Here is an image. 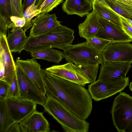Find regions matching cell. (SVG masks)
I'll use <instances>...</instances> for the list:
<instances>
[{"label": "cell", "mask_w": 132, "mask_h": 132, "mask_svg": "<svg viewBox=\"0 0 132 132\" xmlns=\"http://www.w3.org/2000/svg\"><path fill=\"white\" fill-rule=\"evenodd\" d=\"M10 23L0 14V35H6Z\"/></svg>", "instance_id": "cell-34"}, {"label": "cell", "mask_w": 132, "mask_h": 132, "mask_svg": "<svg viewBox=\"0 0 132 132\" xmlns=\"http://www.w3.org/2000/svg\"><path fill=\"white\" fill-rule=\"evenodd\" d=\"M45 111L52 116L66 132H87L89 123L82 119L61 103L47 97L43 106Z\"/></svg>", "instance_id": "cell-3"}, {"label": "cell", "mask_w": 132, "mask_h": 132, "mask_svg": "<svg viewBox=\"0 0 132 132\" xmlns=\"http://www.w3.org/2000/svg\"><path fill=\"white\" fill-rule=\"evenodd\" d=\"M129 83L128 77L113 81L97 80L88 86V91L92 98L96 101H99L121 92Z\"/></svg>", "instance_id": "cell-6"}, {"label": "cell", "mask_w": 132, "mask_h": 132, "mask_svg": "<svg viewBox=\"0 0 132 132\" xmlns=\"http://www.w3.org/2000/svg\"><path fill=\"white\" fill-rule=\"evenodd\" d=\"M9 86L10 84L6 81L0 80V100L6 98Z\"/></svg>", "instance_id": "cell-32"}, {"label": "cell", "mask_w": 132, "mask_h": 132, "mask_svg": "<svg viewBox=\"0 0 132 132\" xmlns=\"http://www.w3.org/2000/svg\"><path fill=\"white\" fill-rule=\"evenodd\" d=\"M102 55L104 62L131 63L132 44L129 42L111 43L103 51Z\"/></svg>", "instance_id": "cell-10"}, {"label": "cell", "mask_w": 132, "mask_h": 132, "mask_svg": "<svg viewBox=\"0 0 132 132\" xmlns=\"http://www.w3.org/2000/svg\"><path fill=\"white\" fill-rule=\"evenodd\" d=\"M74 31L61 25L47 33L36 36H29L23 50L30 52L47 47L63 50L72 44Z\"/></svg>", "instance_id": "cell-2"}, {"label": "cell", "mask_w": 132, "mask_h": 132, "mask_svg": "<svg viewBox=\"0 0 132 132\" xmlns=\"http://www.w3.org/2000/svg\"><path fill=\"white\" fill-rule=\"evenodd\" d=\"M45 0H38L36 5L38 9L41 5Z\"/></svg>", "instance_id": "cell-40"}, {"label": "cell", "mask_w": 132, "mask_h": 132, "mask_svg": "<svg viewBox=\"0 0 132 132\" xmlns=\"http://www.w3.org/2000/svg\"><path fill=\"white\" fill-rule=\"evenodd\" d=\"M120 18L122 29L126 35L132 39V26L125 20Z\"/></svg>", "instance_id": "cell-33"}, {"label": "cell", "mask_w": 132, "mask_h": 132, "mask_svg": "<svg viewBox=\"0 0 132 132\" xmlns=\"http://www.w3.org/2000/svg\"><path fill=\"white\" fill-rule=\"evenodd\" d=\"M100 27L97 16L93 10L86 15L84 21L78 25L79 35L86 39L94 37Z\"/></svg>", "instance_id": "cell-19"}, {"label": "cell", "mask_w": 132, "mask_h": 132, "mask_svg": "<svg viewBox=\"0 0 132 132\" xmlns=\"http://www.w3.org/2000/svg\"><path fill=\"white\" fill-rule=\"evenodd\" d=\"M118 15L120 17L125 20L132 26V20L127 19L118 14Z\"/></svg>", "instance_id": "cell-39"}, {"label": "cell", "mask_w": 132, "mask_h": 132, "mask_svg": "<svg viewBox=\"0 0 132 132\" xmlns=\"http://www.w3.org/2000/svg\"><path fill=\"white\" fill-rule=\"evenodd\" d=\"M45 94L58 101L80 118L86 119L92 108V98L82 85L52 75L41 69Z\"/></svg>", "instance_id": "cell-1"}, {"label": "cell", "mask_w": 132, "mask_h": 132, "mask_svg": "<svg viewBox=\"0 0 132 132\" xmlns=\"http://www.w3.org/2000/svg\"><path fill=\"white\" fill-rule=\"evenodd\" d=\"M63 1V0H45L38 9L41 11L40 14L44 15L52 11Z\"/></svg>", "instance_id": "cell-28"}, {"label": "cell", "mask_w": 132, "mask_h": 132, "mask_svg": "<svg viewBox=\"0 0 132 132\" xmlns=\"http://www.w3.org/2000/svg\"><path fill=\"white\" fill-rule=\"evenodd\" d=\"M125 4L132 6V0H118Z\"/></svg>", "instance_id": "cell-38"}, {"label": "cell", "mask_w": 132, "mask_h": 132, "mask_svg": "<svg viewBox=\"0 0 132 132\" xmlns=\"http://www.w3.org/2000/svg\"><path fill=\"white\" fill-rule=\"evenodd\" d=\"M131 62L104 61L100 68L97 80L110 81L126 78V75L131 67Z\"/></svg>", "instance_id": "cell-12"}, {"label": "cell", "mask_w": 132, "mask_h": 132, "mask_svg": "<svg viewBox=\"0 0 132 132\" xmlns=\"http://www.w3.org/2000/svg\"><path fill=\"white\" fill-rule=\"evenodd\" d=\"M101 27L95 37L111 43L129 42L132 39L125 33L122 28L103 18L97 16Z\"/></svg>", "instance_id": "cell-11"}, {"label": "cell", "mask_w": 132, "mask_h": 132, "mask_svg": "<svg viewBox=\"0 0 132 132\" xmlns=\"http://www.w3.org/2000/svg\"><path fill=\"white\" fill-rule=\"evenodd\" d=\"M11 33L9 32L7 37V42L9 49L12 52L20 53L23 50L24 46L28 37L22 28H12Z\"/></svg>", "instance_id": "cell-20"}, {"label": "cell", "mask_w": 132, "mask_h": 132, "mask_svg": "<svg viewBox=\"0 0 132 132\" xmlns=\"http://www.w3.org/2000/svg\"><path fill=\"white\" fill-rule=\"evenodd\" d=\"M20 132L19 123H15L9 129L7 132Z\"/></svg>", "instance_id": "cell-36"}, {"label": "cell", "mask_w": 132, "mask_h": 132, "mask_svg": "<svg viewBox=\"0 0 132 132\" xmlns=\"http://www.w3.org/2000/svg\"><path fill=\"white\" fill-rule=\"evenodd\" d=\"M131 63H132V62Z\"/></svg>", "instance_id": "cell-42"}, {"label": "cell", "mask_w": 132, "mask_h": 132, "mask_svg": "<svg viewBox=\"0 0 132 132\" xmlns=\"http://www.w3.org/2000/svg\"><path fill=\"white\" fill-rule=\"evenodd\" d=\"M16 73L19 89V98L29 100L43 106L47 99L19 66L16 64Z\"/></svg>", "instance_id": "cell-7"}, {"label": "cell", "mask_w": 132, "mask_h": 132, "mask_svg": "<svg viewBox=\"0 0 132 132\" xmlns=\"http://www.w3.org/2000/svg\"><path fill=\"white\" fill-rule=\"evenodd\" d=\"M21 132H48L50 125L43 113L36 110L19 123Z\"/></svg>", "instance_id": "cell-14"}, {"label": "cell", "mask_w": 132, "mask_h": 132, "mask_svg": "<svg viewBox=\"0 0 132 132\" xmlns=\"http://www.w3.org/2000/svg\"><path fill=\"white\" fill-rule=\"evenodd\" d=\"M15 123L7 109L5 100H0V132H7Z\"/></svg>", "instance_id": "cell-23"}, {"label": "cell", "mask_w": 132, "mask_h": 132, "mask_svg": "<svg viewBox=\"0 0 132 132\" xmlns=\"http://www.w3.org/2000/svg\"><path fill=\"white\" fill-rule=\"evenodd\" d=\"M32 59H41L58 64L64 58L63 52L47 47L31 52Z\"/></svg>", "instance_id": "cell-21"}, {"label": "cell", "mask_w": 132, "mask_h": 132, "mask_svg": "<svg viewBox=\"0 0 132 132\" xmlns=\"http://www.w3.org/2000/svg\"><path fill=\"white\" fill-rule=\"evenodd\" d=\"M10 19L11 22L8 25V28L14 27L23 28L26 24V19L23 17H20L12 15L10 17Z\"/></svg>", "instance_id": "cell-31"}, {"label": "cell", "mask_w": 132, "mask_h": 132, "mask_svg": "<svg viewBox=\"0 0 132 132\" xmlns=\"http://www.w3.org/2000/svg\"><path fill=\"white\" fill-rule=\"evenodd\" d=\"M62 8L68 15L75 14L83 17L92 11V4L91 0H65Z\"/></svg>", "instance_id": "cell-17"}, {"label": "cell", "mask_w": 132, "mask_h": 132, "mask_svg": "<svg viewBox=\"0 0 132 132\" xmlns=\"http://www.w3.org/2000/svg\"><path fill=\"white\" fill-rule=\"evenodd\" d=\"M73 63L81 71L90 83H93L96 81L99 66V64L78 62H75Z\"/></svg>", "instance_id": "cell-24"}, {"label": "cell", "mask_w": 132, "mask_h": 132, "mask_svg": "<svg viewBox=\"0 0 132 132\" xmlns=\"http://www.w3.org/2000/svg\"><path fill=\"white\" fill-rule=\"evenodd\" d=\"M46 70L52 75L84 86L90 83L81 71L73 63L53 65Z\"/></svg>", "instance_id": "cell-8"}, {"label": "cell", "mask_w": 132, "mask_h": 132, "mask_svg": "<svg viewBox=\"0 0 132 132\" xmlns=\"http://www.w3.org/2000/svg\"><path fill=\"white\" fill-rule=\"evenodd\" d=\"M57 18L55 14H50L48 12L39 15L31 21L32 26L29 36H40L61 25V22L58 21Z\"/></svg>", "instance_id": "cell-13"}, {"label": "cell", "mask_w": 132, "mask_h": 132, "mask_svg": "<svg viewBox=\"0 0 132 132\" xmlns=\"http://www.w3.org/2000/svg\"><path fill=\"white\" fill-rule=\"evenodd\" d=\"M0 14L10 23L12 15L10 0H0Z\"/></svg>", "instance_id": "cell-27"}, {"label": "cell", "mask_w": 132, "mask_h": 132, "mask_svg": "<svg viewBox=\"0 0 132 132\" xmlns=\"http://www.w3.org/2000/svg\"><path fill=\"white\" fill-rule=\"evenodd\" d=\"M86 40V43L88 46L101 53L111 43L107 40L95 37Z\"/></svg>", "instance_id": "cell-26"}, {"label": "cell", "mask_w": 132, "mask_h": 132, "mask_svg": "<svg viewBox=\"0 0 132 132\" xmlns=\"http://www.w3.org/2000/svg\"><path fill=\"white\" fill-rule=\"evenodd\" d=\"M16 64L21 68L40 91L45 95L44 84L41 73L40 65L36 60L32 59L26 60L17 59Z\"/></svg>", "instance_id": "cell-15"}, {"label": "cell", "mask_w": 132, "mask_h": 132, "mask_svg": "<svg viewBox=\"0 0 132 132\" xmlns=\"http://www.w3.org/2000/svg\"><path fill=\"white\" fill-rule=\"evenodd\" d=\"M5 70L3 63L0 59V80L5 81Z\"/></svg>", "instance_id": "cell-35"}, {"label": "cell", "mask_w": 132, "mask_h": 132, "mask_svg": "<svg viewBox=\"0 0 132 132\" xmlns=\"http://www.w3.org/2000/svg\"><path fill=\"white\" fill-rule=\"evenodd\" d=\"M113 124L118 132H132V97L121 92L115 98L111 111Z\"/></svg>", "instance_id": "cell-4"}, {"label": "cell", "mask_w": 132, "mask_h": 132, "mask_svg": "<svg viewBox=\"0 0 132 132\" xmlns=\"http://www.w3.org/2000/svg\"><path fill=\"white\" fill-rule=\"evenodd\" d=\"M112 9L118 14L132 20V6L118 0H105Z\"/></svg>", "instance_id": "cell-22"}, {"label": "cell", "mask_w": 132, "mask_h": 132, "mask_svg": "<svg viewBox=\"0 0 132 132\" xmlns=\"http://www.w3.org/2000/svg\"><path fill=\"white\" fill-rule=\"evenodd\" d=\"M0 59L5 68V81L10 84L16 72V65L8 45L6 35H0Z\"/></svg>", "instance_id": "cell-16"}, {"label": "cell", "mask_w": 132, "mask_h": 132, "mask_svg": "<svg viewBox=\"0 0 132 132\" xmlns=\"http://www.w3.org/2000/svg\"><path fill=\"white\" fill-rule=\"evenodd\" d=\"M37 0H24L23 4V13L29 6L33 4H35Z\"/></svg>", "instance_id": "cell-37"}, {"label": "cell", "mask_w": 132, "mask_h": 132, "mask_svg": "<svg viewBox=\"0 0 132 132\" xmlns=\"http://www.w3.org/2000/svg\"><path fill=\"white\" fill-rule=\"evenodd\" d=\"M64 58L68 62L101 64L102 53L88 46L86 42L70 45L63 50Z\"/></svg>", "instance_id": "cell-5"}, {"label": "cell", "mask_w": 132, "mask_h": 132, "mask_svg": "<svg viewBox=\"0 0 132 132\" xmlns=\"http://www.w3.org/2000/svg\"><path fill=\"white\" fill-rule=\"evenodd\" d=\"M19 96V87L16 71L12 80L10 84L7 98L8 97L18 98Z\"/></svg>", "instance_id": "cell-29"}, {"label": "cell", "mask_w": 132, "mask_h": 132, "mask_svg": "<svg viewBox=\"0 0 132 132\" xmlns=\"http://www.w3.org/2000/svg\"><path fill=\"white\" fill-rule=\"evenodd\" d=\"M12 15L22 17L23 14L22 0H10Z\"/></svg>", "instance_id": "cell-30"}, {"label": "cell", "mask_w": 132, "mask_h": 132, "mask_svg": "<svg viewBox=\"0 0 132 132\" xmlns=\"http://www.w3.org/2000/svg\"><path fill=\"white\" fill-rule=\"evenodd\" d=\"M93 10L97 16L107 20L122 28L121 19L105 0H91Z\"/></svg>", "instance_id": "cell-18"}, {"label": "cell", "mask_w": 132, "mask_h": 132, "mask_svg": "<svg viewBox=\"0 0 132 132\" xmlns=\"http://www.w3.org/2000/svg\"><path fill=\"white\" fill-rule=\"evenodd\" d=\"M5 102L9 114L15 123H20L36 110L37 104L29 100L8 97Z\"/></svg>", "instance_id": "cell-9"}, {"label": "cell", "mask_w": 132, "mask_h": 132, "mask_svg": "<svg viewBox=\"0 0 132 132\" xmlns=\"http://www.w3.org/2000/svg\"><path fill=\"white\" fill-rule=\"evenodd\" d=\"M129 88L130 89L132 92V81L130 83L129 85Z\"/></svg>", "instance_id": "cell-41"}, {"label": "cell", "mask_w": 132, "mask_h": 132, "mask_svg": "<svg viewBox=\"0 0 132 132\" xmlns=\"http://www.w3.org/2000/svg\"><path fill=\"white\" fill-rule=\"evenodd\" d=\"M41 12V11L37 8L35 4H33L27 8L23 15L26 20V24L23 28L25 32L32 26L31 19L34 16H38Z\"/></svg>", "instance_id": "cell-25"}]
</instances>
